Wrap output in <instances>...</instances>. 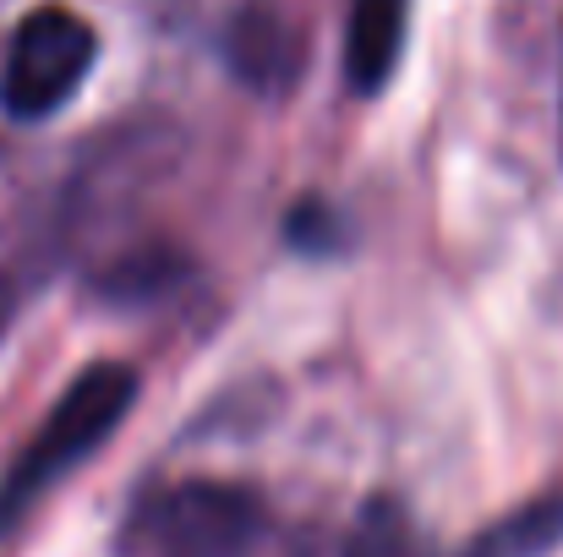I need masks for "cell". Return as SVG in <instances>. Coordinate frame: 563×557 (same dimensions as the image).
Here are the masks:
<instances>
[{
	"label": "cell",
	"instance_id": "obj_1",
	"mask_svg": "<svg viewBox=\"0 0 563 557\" xmlns=\"http://www.w3.org/2000/svg\"><path fill=\"white\" fill-rule=\"evenodd\" d=\"M137 399V377L115 361L104 367H88L66 393L60 404L49 410V421L33 432V443L16 454V465L5 470L0 481V531L16 525L66 470H77L126 415V404Z\"/></svg>",
	"mask_w": 563,
	"mask_h": 557
},
{
	"label": "cell",
	"instance_id": "obj_2",
	"mask_svg": "<svg viewBox=\"0 0 563 557\" xmlns=\"http://www.w3.org/2000/svg\"><path fill=\"white\" fill-rule=\"evenodd\" d=\"M99 60V38L93 27L66 11V5H38L16 22L11 49H5V71H0V104L16 121H44L55 115L88 77V66Z\"/></svg>",
	"mask_w": 563,
	"mask_h": 557
},
{
	"label": "cell",
	"instance_id": "obj_3",
	"mask_svg": "<svg viewBox=\"0 0 563 557\" xmlns=\"http://www.w3.org/2000/svg\"><path fill=\"white\" fill-rule=\"evenodd\" d=\"M410 0H351L345 22V77L356 93H377L405 49Z\"/></svg>",
	"mask_w": 563,
	"mask_h": 557
},
{
	"label": "cell",
	"instance_id": "obj_4",
	"mask_svg": "<svg viewBox=\"0 0 563 557\" xmlns=\"http://www.w3.org/2000/svg\"><path fill=\"white\" fill-rule=\"evenodd\" d=\"M345 557H427L421 553V536L416 525L394 509V503H373L351 536V553Z\"/></svg>",
	"mask_w": 563,
	"mask_h": 557
}]
</instances>
